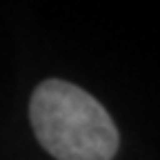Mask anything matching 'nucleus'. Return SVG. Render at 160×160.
Instances as JSON below:
<instances>
[{
    "label": "nucleus",
    "mask_w": 160,
    "mask_h": 160,
    "mask_svg": "<svg viewBox=\"0 0 160 160\" xmlns=\"http://www.w3.org/2000/svg\"><path fill=\"white\" fill-rule=\"evenodd\" d=\"M29 118L38 142L56 160H111L118 151L120 136L109 111L67 80L38 85Z\"/></svg>",
    "instance_id": "nucleus-1"
}]
</instances>
